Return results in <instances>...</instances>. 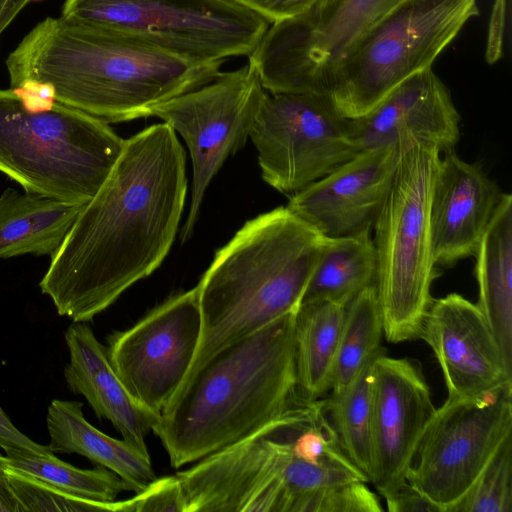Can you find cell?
Masks as SVG:
<instances>
[{
  "mask_svg": "<svg viewBox=\"0 0 512 512\" xmlns=\"http://www.w3.org/2000/svg\"><path fill=\"white\" fill-rule=\"evenodd\" d=\"M402 150L359 151L292 194L287 208L328 238L371 232L391 190Z\"/></svg>",
  "mask_w": 512,
  "mask_h": 512,
  "instance_id": "15",
  "label": "cell"
},
{
  "mask_svg": "<svg viewBox=\"0 0 512 512\" xmlns=\"http://www.w3.org/2000/svg\"><path fill=\"white\" fill-rule=\"evenodd\" d=\"M201 327L197 285L168 298L129 329L109 335V361L128 392L159 415L187 375Z\"/></svg>",
  "mask_w": 512,
  "mask_h": 512,
  "instance_id": "13",
  "label": "cell"
},
{
  "mask_svg": "<svg viewBox=\"0 0 512 512\" xmlns=\"http://www.w3.org/2000/svg\"><path fill=\"white\" fill-rule=\"evenodd\" d=\"M476 305L512 371V195L501 201L475 251Z\"/></svg>",
  "mask_w": 512,
  "mask_h": 512,
  "instance_id": "21",
  "label": "cell"
},
{
  "mask_svg": "<svg viewBox=\"0 0 512 512\" xmlns=\"http://www.w3.org/2000/svg\"><path fill=\"white\" fill-rule=\"evenodd\" d=\"M441 153L427 145L402 151L386 202L373 226L375 288L384 337L391 343L420 338L438 275L430 232V201Z\"/></svg>",
  "mask_w": 512,
  "mask_h": 512,
  "instance_id": "6",
  "label": "cell"
},
{
  "mask_svg": "<svg viewBox=\"0 0 512 512\" xmlns=\"http://www.w3.org/2000/svg\"><path fill=\"white\" fill-rule=\"evenodd\" d=\"M387 510L390 512L428 511L439 512L424 496L407 482L393 495L386 498Z\"/></svg>",
  "mask_w": 512,
  "mask_h": 512,
  "instance_id": "35",
  "label": "cell"
},
{
  "mask_svg": "<svg viewBox=\"0 0 512 512\" xmlns=\"http://www.w3.org/2000/svg\"><path fill=\"white\" fill-rule=\"evenodd\" d=\"M84 205L8 188L0 195V258L52 255Z\"/></svg>",
  "mask_w": 512,
  "mask_h": 512,
  "instance_id": "22",
  "label": "cell"
},
{
  "mask_svg": "<svg viewBox=\"0 0 512 512\" xmlns=\"http://www.w3.org/2000/svg\"><path fill=\"white\" fill-rule=\"evenodd\" d=\"M382 347L341 392L324 401L325 412L349 460L368 479L371 471L373 362Z\"/></svg>",
  "mask_w": 512,
  "mask_h": 512,
  "instance_id": "25",
  "label": "cell"
},
{
  "mask_svg": "<svg viewBox=\"0 0 512 512\" xmlns=\"http://www.w3.org/2000/svg\"><path fill=\"white\" fill-rule=\"evenodd\" d=\"M5 473L19 512H116L115 501L98 502L77 498L6 464Z\"/></svg>",
  "mask_w": 512,
  "mask_h": 512,
  "instance_id": "29",
  "label": "cell"
},
{
  "mask_svg": "<svg viewBox=\"0 0 512 512\" xmlns=\"http://www.w3.org/2000/svg\"><path fill=\"white\" fill-rule=\"evenodd\" d=\"M459 124L450 92L432 67L401 82L364 116L351 119L360 151L387 146L403 151L421 144L444 153L458 143Z\"/></svg>",
  "mask_w": 512,
  "mask_h": 512,
  "instance_id": "17",
  "label": "cell"
},
{
  "mask_svg": "<svg viewBox=\"0 0 512 512\" xmlns=\"http://www.w3.org/2000/svg\"><path fill=\"white\" fill-rule=\"evenodd\" d=\"M27 3L28 0H0V34Z\"/></svg>",
  "mask_w": 512,
  "mask_h": 512,
  "instance_id": "37",
  "label": "cell"
},
{
  "mask_svg": "<svg viewBox=\"0 0 512 512\" xmlns=\"http://www.w3.org/2000/svg\"><path fill=\"white\" fill-rule=\"evenodd\" d=\"M477 0H403L363 33L328 73L324 90L339 112L356 119L401 82L432 67Z\"/></svg>",
  "mask_w": 512,
  "mask_h": 512,
  "instance_id": "7",
  "label": "cell"
},
{
  "mask_svg": "<svg viewBox=\"0 0 512 512\" xmlns=\"http://www.w3.org/2000/svg\"><path fill=\"white\" fill-rule=\"evenodd\" d=\"M369 482L386 499L406 483L436 408L421 363L385 352L373 362Z\"/></svg>",
  "mask_w": 512,
  "mask_h": 512,
  "instance_id": "14",
  "label": "cell"
},
{
  "mask_svg": "<svg viewBox=\"0 0 512 512\" xmlns=\"http://www.w3.org/2000/svg\"><path fill=\"white\" fill-rule=\"evenodd\" d=\"M510 435L512 382L447 397L420 439L406 482L439 512H451Z\"/></svg>",
  "mask_w": 512,
  "mask_h": 512,
  "instance_id": "9",
  "label": "cell"
},
{
  "mask_svg": "<svg viewBox=\"0 0 512 512\" xmlns=\"http://www.w3.org/2000/svg\"><path fill=\"white\" fill-rule=\"evenodd\" d=\"M29 1H40V0H28V2H29Z\"/></svg>",
  "mask_w": 512,
  "mask_h": 512,
  "instance_id": "38",
  "label": "cell"
},
{
  "mask_svg": "<svg viewBox=\"0 0 512 512\" xmlns=\"http://www.w3.org/2000/svg\"><path fill=\"white\" fill-rule=\"evenodd\" d=\"M420 338L435 354L448 397L475 396L512 382L487 320L476 303L460 294L433 299Z\"/></svg>",
  "mask_w": 512,
  "mask_h": 512,
  "instance_id": "16",
  "label": "cell"
},
{
  "mask_svg": "<svg viewBox=\"0 0 512 512\" xmlns=\"http://www.w3.org/2000/svg\"><path fill=\"white\" fill-rule=\"evenodd\" d=\"M326 239L278 207L217 251L198 283L201 335L181 385L221 349L298 309Z\"/></svg>",
  "mask_w": 512,
  "mask_h": 512,
  "instance_id": "4",
  "label": "cell"
},
{
  "mask_svg": "<svg viewBox=\"0 0 512 512\" xmlns=\"http://www.w3.org/2000/svg\"><path fill=\"white\" fill-rule=\"evenodd\" d=\"M121 512H185L182 488L177 475L156 478L133 498L117 501Z\"/></svg>",
  "mask_w": 512,
  "mask_h": 512,
  "instance_id": "31",
  "label": "cell"
},
{
  "mask_svg": "<svg viewBox=\"0 0 512 512\" xmlns=\"http://www.w3.org/2000/svg\"><path fill=\"white\" fill-rule=\"evenodd\" d=\"M347 305L301 303L295 317L297 391L304 402L319 400L331 387Z\"/></svg>",
  "mask_w": 512,
  "mask_h": 512,
  "instance_id": "23",
  "label": "cell"
},
{
  "mask_svg": "<svg viewBox=\"0 0 512 512\" xmlns=\"http://www.w3.org/2000/svg\"><path fill=\"white\" fill-rule=\"evenodd\" d=\"M297 310L221 349L174 393L152 430L173 468L240 441L302 401Z\"/></svg>",
  "mask_w": 512,
  "mask_h": 512,
  "instance_id": "3",
  "label": "cell"
},
{
  "mask_svg": "<svg viewBox=\"0 0 512 512\" xmlns=\"http://www.w3.org/2000/svg\"><path fill=\"white\" fill-rule=\"evenodd\" d=\"M187 193L186 153L166 123L125 140L39 283L58 314L88 322L168 254Z\"/></svg>",
  "mask_w": 512,
  "mask_h": 512,
  "instance_id": "1",
  "label": "cell"
},
{
  "mask_svg": "<svg viewBox=\"0 0 512 512\" xmlns=\"http://www.w3.org/2000/svg\"><path fill=\"white\" fill-rule=\"evenodd\" d=\"M254 68L219 73L211 82L156 106L157 116L185 140L193 167L189 213L180 234L188 240L208 185L226 159L247 141L265 94Z\"/></svg>",
  "mask_w": 512,
  "mask_h": 512,
  "instance_id": "12",
  "label": "cell"
},
{
  "mask_svg": "<svg viewBox=\"0 0 512 512\" xmlns=\"http://www.w3.org/2000/svg\"><path fill=\"white\" fill-rule=\"evenodd\" d=\"M262 17L278 23L308 11L319 0H228Z\"/></svg>",
  "mask_w": 512,
  "mask_h": 512,
  "instance_id": "32",
  "label": "cell"
},
{
  "mask_svg": "<svg viewBox=\"0 0 512 512\" xmlns=\"http://www.w3.org/2000/svg\"><path fill=\"white\" fill-rule=\"evenodd\" d=\"M376 250L371 232L326 239L301 303L332 301L345 305L375 285Z\"/></svg>",
  "mask_w": 512,
  "mask_h": 512,
  "instance_id": "24",
  "label": "cell"
},
{
  "mask_svg": "<svg viewBox=\"0 0 512 512\" xmlns=\"http://www.w3.org/2000/svg\"><path fill=\"white\" fill-rule=\"evenodd\" d=\"M222 62L184 58L60 16L39 22L6 67L10 88L45 84L56 101L116 123L152 116L159 104L211 82Z\"/></svg>",
  "mask_w": 512,
  "mask_h": 512,
  "instance_id": "2",
  "label": "cell"
},
{
  "mask_svg": "<svg viewBox=\"0 0 512 512\" xmlns=\"http://www.w3.org/2000/svg\"><path fill=\"white\" fill-rule=\"evenodd\" d=\"M503 193L479 164L463 160L454 149L441 153L429 211L438 267L474 256Z\"/></svg>",
  "mask_w": 512,
  "mask_h": 512,
  "instance_id": "18",
  "label": "cell"
},
{
  "mask_svg": "<svg viewBox=\"0 0 512 512\" xmlns=\"http://www.w3.org/2000/svg\"><path fill=\"white\" fill-rule=\"evenodd\" d=\"M249 137L263 180L286 194L300 191L360 151L351 119L327 94L265 91Z\"/></svg>",
  "mask_w": 512,
  "mask_h": 512,
  "instance_id": "10",
  "label": "cell"
},
{
  "mask_svg": "<svg viewBox=\"0 0 512 512\" xmlns=\"http://www.w3.org/2000/svg\"><path fill=\"white\" fill-rule=\"evenodd\" d=\"M78 401L53 400L48 407L49 448L77 453L117 474L135 494L156 479L149 452L112 438L92 426Z\"/></svg>",
  "mask_w": 512,
  "mask_h": 512,
  "instance_id": "20",
  "label": "cell"
},
{
  "mask_svg": "<svg viewBox=\"0 0 512 512\" xmlns=\"http://www.w3.org/2000/svg\"><path fill=\"white\" fill-rule=\"evenodd\" d=\"M70 362L64 369L69 389L88 401L99 419L108 420L123 440L148 452L146 436L159 415L139 403L126 389L107 354V347L85 322H74L65 333Z\"/></svg>",
  "mask_w": 512,
  "mask_h": 512,
  "instance_id": "19",
  "label": "cell"
},
{
  "mask_svg": "<svg viewBox=\"0 0 512 512\" xmlns=\"http://www.w3.org/2000/svg\"><path fill=\"white\" fill-rule=\"evenodd\" d=\"M0 512H19L17 500L5 473V456L0 454Z\"/></svg>",
  "mask_w": 512,
  "mask_h": 512,
  "instance_id": "36",
  "label": "cell"
},
{
  "mask_svg": "<svg viewBox=\"0 0 512 512\" xmlns=\"http://www.w3.org/2000/svg\"><path fill=\"white\" fill-rule=\"evenodd\" d=\"M0 447L4 451L16 450L20 452H30L42 455L54 454L49 446L40 445L22 432H20L10 421L8 416L0 407Z\"/></svg>",
  "mask_w": 512,
  "mask_h": 512,
  "instance_id": "33",
  "label": "cell"
},
{
  "mask_svg": "<svg viewBox=\"0 0 512 512\" xmlns=\"http://www.w3.org/2000/svg\"><path fill=\"white\" fill-rule=\"evenodd\" d=\"M403 0H319L268 27L248 55L270 93L325 94L328 73L349 47Z\"/></svg>",
  "mask_w": 512,
  "mask_h": 512,
  "instance_id": "11",
  "label": "cell"
},
{
  "mask_svg": "<svg viewBox=\"0 0 512 512\" xmlns=\"http://www.w3.org/2000/svg\"><path fill=\"white\" fill-rule=\"evenodd\" d=\"M61 17L200 62L249 55L269 27L228 0H65Z\"/></svg>",
  "mask_w": 512,
  "mask_h": 512,
  "instance_id": "8",
  "label": "cell"
},
{
  "mask_svg": "<svg viewBox=\"0 0 512 512\" xmlns=\"http://www.w3.org/2000/svg\"><path fill=\"white\" fill-rule=\"evenodd\" d=\"M356 481L326 488L307 496L301 512H381L383 508L367 486Z\"/></svg>",
  "mask_w": 512,
  "mask_h": 512,
  "instance_id": "30",
  "label": "cell"
},
{
  "mask_svg": "<svg viewBox=\"0 0 512 512\" xmlns=\"http://www.w3.org/2000/svg\"><path fill=\"white\" fill-rule=\"evenodd\" d=\"M5 464L39 479L77 498L112 502L126 483L114 472L97 465L94 469H79L59 460L54 454L42 455L16 450L5 451Z\"/></svg>",
  "mask_w": 512,
  "mask_h": 512,
  "instance_id": "27",
  "label": "cell"
},
{
  "mask_svg": "<svg viewBox=\"0 0 512 512\" xmlns=\"http://www.w3.org/2000/svg\"><path fill=\"white\" fill-rule=\"evenodd\" d=\"M506 0H495L488 28L486 60L489 64L497 62L502 55L505 28Z\"/></svg>",
  "mask_w": 512,
  "mask_h": 512,
  "instance_id": "34",
  "label": "cell"
},
{
  "mask_svg": "<svg viewBox=\"0 0 512 512\" xmlns=\"http://www.w3.org/2000/svg\"><path fill=\"white\" fill-rule=\"evenodd\" d=\"M512 511V435L498 447L477 480L451 512Z\"/></svg>",
  "mask_w": 512,
  "mask_h": 512,
  "instance_id": "28",
  "label": "cell"
},
{
  "mask_svg": "<svg viewBox=\"0 0 512 512\" xmlns=\"http://www.w3.org/2000/svg\"><path fill=\"white\" fill-rule=\"evenodd\" d=\"M383 319L375 285L347 305L331 379V394L341 392L364 364L382 349Z\"/></svg>",
  "mask_w": 512,
  "mask_h": 512,
  "instance_id": "26",
  "label": "cell"
},
{
  "mask_svg": "<svg viewBox=\"0 0 512 512\" xmlns=\"http://www.w3.org/2000/svg\"><path fill=\"white\" fill-rule=\"evenodd\" d=\"M124 143L108 123L56 101L45 84L0 89V172L25 191L85 205Z\"/></svg>",
  "mask_w": 512,
  "mask_h": 512,
  "instance_id": "5",
  "label": "cell"
}]
</instances>
